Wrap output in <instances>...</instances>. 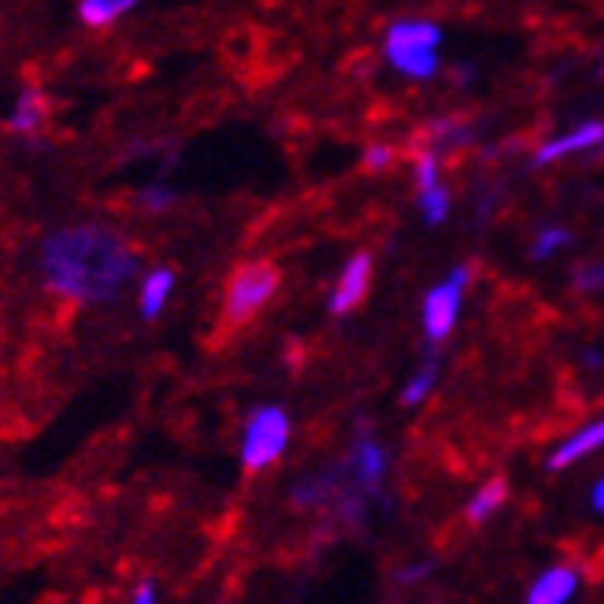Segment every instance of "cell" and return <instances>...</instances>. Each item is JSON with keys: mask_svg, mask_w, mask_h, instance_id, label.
I'll return each mask as SVG.
<instances>
[{"mask_svg": "<svg viewBox=\"0 0 604 604\" xmlns=\"http://www.w3.org/2000/svg\"><path fill=\"white\" fill-rule=\"evenodd\" d=\"M37 268L49 294L74 305H108L134 282L141 257L127 234L104 223H71L42 241Z\"/></svg>", "mask_w": 604, "mask_h": 604, "instance_id": "cell-1", "label": "cell"}, {"mask_svg": "<svg viewBox=\"0 0 604 604\" xmlns=\"http://www.w3.org/2000/svg\"><path fill=\"white\" fill-rule=\"evenodd\" d=\"M282 286V271L271 260H252L241 263L238 271L226 282V294H223V330L234 334V330L249 327L252 319L268 308V300L279 294Z\"/></svg>", "mask_w": 604, "mask_h": 604, "instance_id": "cell-2", "label": "cell"}, {"mask_svg": "<svg viewBox=\"0 0 604 604\" xmlns=\"http://www.w3.org/2000/svg\"><path fill=\"white\" fill-rule=\"evenodd\" d=\"M289 441V415L275 408V404H268V408H257L249 419V427H245V438H241V464L249 475H257V471L271 467L275 460L282 457V449H286Z\"/></svg>", "mask_w": 604, "mask_h": 604, "instance_id": "cell-3", "label": "cell"}, {"mask_svg": "<svg viewBox=\"0 0 604 604\" xmlns=\"http://www.w3.org/2000/svg\"><path fill=\"white\" fill-rule=\"evenodd\" d=\"M471 279H475V271H471V268H457L449 282H441V286H434L430 294H427V305H423V327H427L430 345H438L441 337H446L449 330H452V323H457L460 300H464V289H467Z\"/></svg>", "mask_w": 604, "mask_h": 604, "instance_id": "cell-4", "label": "cell"}, {"mask_svg": "<svg viewBox=\"0 0 604 604\" xmlns=\"http://www.w3.org/2000/svg\"><path fill=\"white\" fill-rule=\"evenodd\" d=\"M45 122H49V100H45V93L37 86L19 90L12 111H8V130L15 138H37L45 130Z\"/></svg>", "mask_w": 604, "mask_h": 604, "instance_id": "cell-5", "label": "cell"}, {"mask_svg": "<svg viewBox=\"0 0 604 604\" xmlns=\"http://www.w3.org/2000/svg\"><path fill=\"white\" fill-rule=\"evenodd\" d=\"M367 286H371V257H367V252H356V257L345 263L342 282H337L334 297H330V308H334L337 316H342V311H353L367 297Z\"/></svg>", "mask_w": 604, "mask_h": 604, "instance_id": "cell-6", "label": "cell"}, {"mask_svg": "<svg viewBox=\"0 0 604 604\" xmlns=\"http://www.w3.org/2000/svg\"><path fill=\"white\" fill-rule=\"evenodd\" d=\"M175 294V271L171 268H153L145 279H141V289H138V311H141V319H159V311L167 308V300H171Z\"/></svg>", "mask_w": 604, "mask_h": 604, "instance_id": "cell-7", "label": "cell"}, {"mask_svg": "<svg viewBox=\"0 0 604 604\" xmlns=\"http://www.w3.org/2000/svg\"><path fill=\"white\" fill-rule=\"evenodd\" d=\"M353 471H356V483H360L371 497H382V475H386V452L367 441L364 434H356V449H353Z\"/></svg>", "mask_w": 604, "mask_h": 604, "instance_id": "cell-8", "label": "cell"}, {"mask_svg": "<svg viewBox=\"0 0 604 604\" xmlns=\"http://www.w3.org/2000/svg\"><path fill=\"white\" fill-rule=\"evenodd\" d=\"M575 587H579V571H575V564H560V568H553L549 575H542V579L531 587V604H560L568 601Z\"/></svg>", "mask_w": 604, "mask_h": 604, "instance_id": "cell-9", "label": "cell"}, {"mask_svg": "<svg viewBox=\"0 0 604 604\" xmlns=\"http://www.w3.org/2000/svg\"><path fill=\"white\" fill-rule=\"evenodd\" d=\"M597 141H604V122L593 119L582 130H575V134H564V138H556V141H549V145L537 149L534 164H549V159H560V156H568V153H582V149L597 145Z\"/></svg>", "mask_w": 604, "mask_h": 604, "instance_id": "cell-10", "label": "cell"}, {"mask_svg": "<svg viewBox=\"0 0 604 604\" xmlns=\"http://www.w3.org/2000/svg\"><path fill=\"white\" fill-rule=\"evenodd\" d=\"M601 446H604V419L590 423L587 430H579V434H575V438L564 441V446L549 457V467H553V471H560V467L575 464V460H582V457H587V452L601 449Z\"/></svg>", "mask_w": 604, "mask_h": 604, "instance_id": "cell-11", "label": "cell"}, {"mask_svg": "<svg viewBox=\"0 0 604 604\" xmlns=\"http://www.w3.org/2000/svg\"><path fill=\"white\" fill-rule=\"evenodd\" d=\"M141 0H79V19L90 31H104V26L119 23L122 15H130Z\"/></svg>", "mask_w": 604, "mask_h": 604, "instance_id": "cell-12", "label": "cell"}, {"mask_svg": "<svg viewBox=\"0 0 604 604\" xmlns=\"http://www.w3.org/2000/svg\"><path fill=\"white\" fill-rule=\"evenodd\" d=\"M441 31L434 23H398L386 34V49H438Z\"/></svg>", "mask_w": 604, "mask_h": 604, "instance_id": "cell-13", "label": "cell"}, {"mask_svg": "<svg viewBox=\"0 0 604 604\" xmlns=\"http://www.w3.org/2000/svg\"><path fill=\"white\" fill-rule=\"evenodd\" d=\"M505 501H508V483L501 475H494V478H486V486L478 489L475 497H471V505H467L464 516L478 526V523H486V519L494 516L497 508H505Z\"/></svg>", "mask_w": 604, "mask_h": 604, "instance_id": "cell-14", "label": "cell"}, {"mask_svg": "<svg viewBox=\"0 0 604 604\" xmlns=\"http://www.w3.org/2000/svg\"><path fill=\"white\" fill-rule=\"evenodd\" d=\"M386 56L408 79H430V74H438V56H434V49H386Z\"/></svg>", "mask_w": 604, "mask_h": 604, "instance_id": "cell-15", "label": "cell"}, {"mask_svg": "<svg viewBox=\"0 0 604 604\" xmlns=\"http://www.w3.org/2000/svg\"><path fill=\"white\" fill-rule=\"evenodd\" d=\"M337 74H342V82H348V86H364V82L375 74V52H371V49L348 52L345 63L337 68Z\"/></svg>", "mask_w": 604, "mask_h": 604, "instance_id": "cell-16", "label": "cell"}, {"mask_svg": "<svg viewBox=\"0 0 604 604\" xmlns=\"http://www.w3.org/2000/svg\"><path fill=\"white\" fill-rule=\"evenodd\" d=\"M398 159H404L398 145H390V141H375V145H367V153H364V171L386 175L390 167H398Z\"/></svg>", "mask_w": 604, "mask_h": 604, "instance_id": "cell-17", "label": "cell"}, {"mask_svg": "<svg viewBox=\"0 0 604 604\" xmlns=\"http://www.w3.org/2000/svg\"><path fill=\"white\" fill-rule=\"evenodd\" d=\"M419 208H423V220L427 223H441L449 215V208H452V193L446 190V186L434 182L419 193Z\"/></svg>", "mask_w": 604, "mask_h": 604, "instance_id": "cell-18", "label": "cell"}, {"mask_svg": "<svg viewBox=\"0 0 604 604\" xmlns=\"http://www.w3.org/2000/svg\"><path fill=\"white\" fill-rule=\"evenodd\" d=\"M434 379H438V356H427V367H423V371L419 375H415V379H412V386H408V390H404V398H401V404H408V408H412V404H419L423 398H427V393H430V386H434Z\"/></svg>", "mask_w": 604, "mask_h": 604, "instance_id": "cell-19", "label": "cell"}, {"mask_svg": "<svg viewBox=\"0 0 604 604\" xmlns=\"http://www.w3.org/2000/svg\"><path fill=\"white\" fill-rule=\"evenodd\" d=\"M175 204H178V193L167 190V186H149V190L138 193V208L149 215H164L167 208H175Z\"/></svg>", "mask_w": 604, "mask_h": 604, "instance_id": "cell-20", "label": "cell"}, {"mask_svg": "<svg viewBox=\"0 0 604 604\" xmlns=\"http://www.w3.org/2000/svg\"><path fill=\"white\" fill-rule=\"evenodd\" d=\"M575 289H579V294H601L604 263H582V268H575Z\"/></svg>", "mask_w": 604, "mask_h": 604, "instance_id": "cell-21", "label": "cell"}, {"mask_svg": "<svg viewBox=\"0 0 604 604\" xmlns=\"http://www.w3.org/2000/svg\"><path fill=\"white\" fill-rule=\"evenodd\" d=\"M568 241H571V230H564V226H549V230H542V238H537L531 257L534 260H545L549 252H556L560 245H568Z\"/></svg>", "mask_w": 604, "mask_h": 604, "instance_id": "cell-22", "label": "cell"}, {"mask_svg": "<svg viewBox=\"0 0 604 604\" xmlns=\"http://www.w3.org/2000/svg\"><path fill=\"white\" fill-rule=\"evenodd\" d=\"M130 601H134V604H153V601H159V597H156V582H153V579L138 582V587L130 590Z\"/></svg>", "mask_w": 604, "mask_h": 604, "instance_id": "cell-23", "label": "cell"}, {"mask_svg": "<svg viewBox=\"0 0 604 604\" xmlns=\"http://www.w3.org/2000/svg\"><path fill=\"white\" fill-rule=\"evenodd\" d=\"M427 575H430V564H412V568L398 571V582L408 587V582H419V579H427Z\"/></svg>", "mask_w": 604, "mask_h": 604, "instance_id": "cell-24", "label": "cell"}, {"mask_svg": "<svg viewBox=\"0 0 604 604\" xmlns=\"http://www.w3.org/2000/svg\"><path fill=\"white\" fill-rule=\"evenodd\" d=\"M593 508H597V512H604V478L597 486H593Z\"/></svg>", "mask_w": 604, "mask_h": 604, "instance_id": "cell-25", "label": "cell"}]
</instances>
